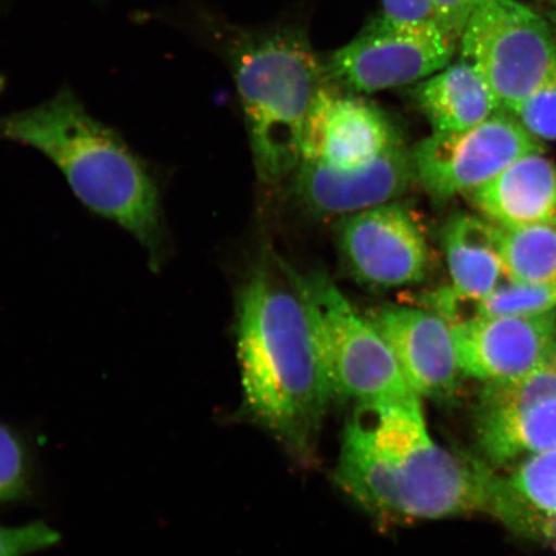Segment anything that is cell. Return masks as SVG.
Masks as SVG:
<instances>
[{
  "mask_svg": "<svg viewBox=\"0 0 556 556\" xmlns=\"http://www.w3.org/2000/svg\"><path fill=\"white\" fill-rule=\"evenodd\" d=\"M483 458L438 444L421 400L361 403L348 421L336 471L354 502L380 517L444 519L485 514L518 532L521 513L507 478Z\"/></svg>",
  "mask_w": 556,
  "mask_h": 556,
  "instance_id": "cell-1",
  "label": "cell"
},
{
  "mask_svg": "<svg viewBox=\"0 0 556 556\" xmlns=\"http://www.w3.org/2000/svg\"><path fill=\"white\" fill-rule=\"evenodd\" d=\"M293 287L258 274L243 291L238 357L250 415L307 455L336 394L307 304Z\"/></svg>",
  "mask_w": 556,
  "mask_h": 556,
  "instance_id": "cell-2",
  "label": "cell"
},
{
  "mask_svg": "<svg viewBox=\"0 0 556 556\" xmlns=\"http://www.w3.org/2000/svg\"><path fill=\"white\" fill-rule=\"evenodd\" d=\"M0 138L31 146L52 160L90 211L127 229L155 266L164 227L156 182L123 139L64 92L0 121Z\"/></svg>",
  "mask_w": 556,
  "mask_h": 556,
  "instance_id": "cell-3",
  "label": "cell"
},
{
  "mask_svg": "<svg viewBox=\"0 0 556 556\" xmlns=\"http://www.w3.org/2000/svg\"><path fill=\"white\" fill-rule=\"evenodd\" d=\"M229 52L256 169L277 182L302 163L305 125L328 73L298 30L240 40Z\"/></svg>",
  "mask_w": 556,
  "mask_h": 556,
  "instance_id": "cell-4",
  "label": "cell"
},
{
  "mask_svg": "<svg viewBox=\"0 0 556 556\" xmlns=\"http://www.w3.org/2000/svg\"><path fill=\"white\" fill-rule=\"evenodd\" d=\"M315 324L333 394L361 403L420 400L409 388L391 348L323 275L295 277Z\"/></svg>",
  "mask_w": 556,
  "mask_h": 556,
  "instance_id": "cell-5",
  "label": "cell"
},
{
  "mask_svg": "<svg viewBox=\"0 0 556 556\" xmlns=\"http://www.w3.org/2000/svg\"><path fill=\"white\" fill-rule=\"evenodd\" d=\"M470 62L505 113L545 78L556 60L551 25L518 0H478L460 38Z\"/></svg>",
  "mask_w": 556,
  "mask_h": 556,
  "instance_id": "cell-6",
  "label": "cell"
},
{
  "mask_svg": "<svg viewBox=\"0 0 556 556\" xmlns=\"http://www.w3.org/2000/svg\"><path fill=\"white\" fill-rule=\"evenodd\" d=\"M475 432L483 460L493 468L556 448V342L520 377L483 384Z\"/></svg>",
  "mask_w": 556,
  "mask_h": 556,
  "instance_id": "cell-7",
  "label": "cell"
},
{
  "mask_svg": "<svg viewBox=\"0 0 556 556\" xmlns=\"http://www.w3.org/2000/svg\"><path fill=\"white\" fill-rule=\"evenodd\" d=\"M542 144L500 111L476 127L422 139L412 152L415 179L434 199L469 194L519 157L544 151Z\"/></svg>",
  "mask_w": 556,
  "mask_h": 556,
  "instance_id": "cell-8",
  "label": "cell"
},
{
  "mask_svg": "<svg viewBox=\"0 0 556 556\" xmlns=\"http://www.w3.org/2000/svg\"><path fill=\"white\" fill-rule=\"evenodd\" d=\"M457 41L435 29H409L371 21L325 64L333 85L357 93L420 83L450 65Z\"/></svg>",
  "mask_w": 556,
  "mask_h": 556,
  "instance_id": "cell-9",
  "label": "cell"
},
{
  "mask_svg": "<svg viewBox=\"0 0 556 556\" xmlns=\"http://www.w3.org/2000/svg\"><path fill=\"white\" fill-rule=\"evenodd\" d=\"M340 245L352 274L372 287H406L427 275L426 236L401 205L388 203L352 214L340 232Z\"/></svg>",
  "mask_w": 556,
  "mask_h": 556,
  "instance_id": "cell-10",
  "label": "cell"
},
{
  "mask_svg": "<svg viewBox=\"0 0 556 556\" xmlns=\"http://www.w3.org/2000/svg\"><path fill=\"white\" fill-rule=\"evenodd\" d=\"M464 377L493 384L538 365L556 342V312L541 316L464 317L451 324Z\"/></svg>",
  "mask_w": 556,
  "mask_h": 556,
  "instance_id": "cell-11",
  "label": "cell"
},
{
  "mask_svg": "<svg viewBox=\"0 0 556 556\" xmlns=\"http://www.w3.org/2000/svg\"><path fill=\"white\" fill-rule=\"evenodd\" d=\"M399 142L391 121L379 108L340 93L329 81L317 96L305 125L302 162L338 170L357 169Z\"/></svg>",
  "mask_w": 556,
  "mask_h": 556,
  "instance_id": "cell-12",
  "label": "cell"
},
{
  "mask_svg": "<svg viewBox=\"0 0 556 556\" xmlns=\"http://www.w3.org/2000/svg\"><path fill=\"white\" fill-rule=\"evenodd\" d=\"M370 321L391 348L417 397L442 401L457 392L464 375L446 318L434 311L389 305Z\"/></svg>",
  "mask_w": 556,
  "mask_h": 556,
  "instance_id": "cell-13",
  "label": "cell"
},
{
  "mask_svg": "<svg viewBox=\"0 0 556 556\" xmlns=\"http://www.w3.org/2000/svg\"><path fill=\"white\" fill-rule=\"evenodd\" d=\"M296 172L299 197L312 211L328 215L356 214L388 204L415 178L412 152L401 142L357 169L302 162Z\"/></svg>",
  "mask_w": 556,
  "mask_h": 556,
  "instance_id": "cell-14",
  "label": "cell"
},
{
  "mask_svg": "<svg viewBox=\"0 0 556 556\" xmlns=\"http://www.w3.org/2000/svg\"><path fill=\"white\" fill-rule=\"evenodd\" d=\"M451 287L429 299L430 308L454 323L465 303L481 302L505 280L498 228L485 218L462 214L443 232Z\"/></svg>",
  "mask_w": 556,
  "mask_h": 556,
  "instance_id": "cell-15",
  "label": "cell"
},
{
  "mask_svg": "<svg viewBox=\"0 0 556 556\" xmlns=\"http://www.w3.org/2000/svg\"><path fill=\"white\" fill-rule=\"evenodd\" d=\"M469 198L500 228L556 227V165L544 151L531 152Z\"/></svg>",
  "mask_w": 556,
  "mask_h": 556,
  "instance_id": "cell-16",
  "label": "cell"
},
{
  "mask_svg": "<svg viewBox=\"0 0 556 556\" xmlns=\"http://www.w3.org/2000/svg\"><path fill=\"white\" fill-rule=\"evenodd\" d=\"M414 93L433 134L469 129L503 111L483 76L463 59L417 83Z\"/></svg>",
  "mask_w": 556,
  "mask_h": 556,
  "instance_id": "cell-17",
  "label": "cell"
},
{
  "mask_svg": "<svg viewBox=\"0 0 556 556\" xmlns=\"http://www.w3.org/2000/svg\"><path fill=\"white\" fill-rule=\"evenodd\" d=\"M497 228L506 281L556 285V227Z\"/></svg>",
  "mask_w": 556,
  "mask_h": 556,
  "instance_id": "cell-18",
  "label": "cell"
},
{
  "mask_svg": "<svg viewBox=\"0 0 556 556\" xmlns=\"http://www.w3.org/2000/svg\"><path fill=\"white\" fill-rule=\"evenodd\" d=\"M506 478L538 536H555L556 448L513 465Z\"/></svg>",
  "mask_w": 556,
  "mask_h": 556,
  "instance_id": "cell-19",
  "label": "cell"
},
{
  "mask_svg": "<svg viewBox=\"0 0 556 556\" xmlns=\"http://www.w3.org/2000/svg\"><path fill=\"white\" fill-rule=\"evenodd\" d=\"M556 312V285L503 281L476 304L478 316H541Z\"/></svg>",
  "mask_w": 556,
  "mask_h": 556,
  "instance_id": "cell-20",
  "label": "cell"
},
{
  "mask_svg": "<svg viewBox=\"0 0 556 556\" xmlns=\"http://www.w3.org/2000/svg\"><path fill=\"white\" fill-rule=\"evenodd\" d=\"M510 114L541 143L556 141V60L540 85Z\"/></svg>",
  "mask_w": 556,
  "mask_h": 556,
  "instance_id": "cell-21",
  "label": "cell"
},
{
  "mask_svg": "<svg viewBox=\"0 0 556 556\" xmlns=\"http://www.w3.org/2000/svg\"><path fill=\"white\" fill-rule=\"evenodd\" d=\"M30 463L23 441L0 424V504L29 493Z\"/></svg>",
  "mask_w": 556,
  "mask_h": 556,
  "instance_id": "cell-22",
  "label": "cell"
},
{
  "mask_svg": "<svg viewBox=\"0 0 556 556\" xmlns=\"http://www.w3.org/2000/svg\"><path fill=\"white\" fill-rule=\"evenodd\" d=\"M377 18L391 26L446 33L432 0H382L381 12Z\"/></svg>",
  "mask_w": 556,
  "mask_h": 556,
  "instance_id": "cell-23",
  "label": "cell"
},
{
  "mask_svg": "<svg viewBox=\"0 0 556 556\" xmlns=\"http://www.w3.org/2000/svg\"><path fill=\"white\" fill-rule=\"evenodd\" d=\"M60 534L45 523L0 527V556H25L58 544Z\"/></svg>",
  "mask_w": 556,
  "mask_h": 556,
  "instance_id": "cell-24",
  "label": "cell"
},
{
  "mask_svg": "<svg viewBox=\"0 0 556 556\" xmlns=\"http://www.w3.org/2000/svg\"><path fill=\"white\" fill-rule=\"evenodd\" d=\"M444 31L452 39L460 41L462 34L467 25L478 0H432Z\"/></svg>",
  "mask_w": 556,
  "mask_h": 556,
  "instance_id": "cell-25",
  "label": "cell"
},
{
  "mask_svg": "<svg viewBox=\"0 0 556 556\" xmlns=\"http://www.w3.org/2000/svg\"><path fill=\"white\" fill-rule=\"evenodd\" d=\"M540 2L551 7L556 12V0H540Z\"/></svg>",
  "mask_w": 556,
  "mask_h": 556,
  "instance_id": "cell-26",
  "label": "cell"
},
{
  "mask_svg": "<svg viewBox=\"0 0 556 556\" xmlns=\"http://www.w3.org/2000/svg\"><path fill=\"white\" fill-rule=\"evenodd\" d=\"M3 86H4V80L2 78H0V92H2Z\"/></svg>",
  "mask_w": 556,
  "mask_h": 556,
  "instance_id": "cell-27",
  "label": "cell"
}]
</instances>
